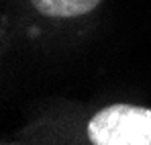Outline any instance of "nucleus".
I'll list each match as a JSON object with an SVG mask.
<instances>
[{
  "mask_svg": "<svg viewBox=\"0 0 151 145\" xmlns=\"http://www.w3.org/2000/svg\"><path fill=\"white\" fill-rule=\"evenodd\" d=\"M94 145H151V110L114 104L100 110L88 125Z\"/></svg>",
  "mask_w": 151,
  "mask_h": 145,
  "instance_id": "nucleus-1",
  "label": "nucleus"
},
{
  "mask_svg": "<svg viewBox=\"0 0 151 145\" xmlns=\"http://www.w3.org/2000/svg\"><path fill=\"white\" fill-rule=\"evenodd\" d=\"M33 6L45 17H80L94 10L100 0H31Z\"/></svg>",
  "mask_w": 151,
  "mask_h": 145,
  "instance_id": "nucleus-2",
  "label": "nucleus"
}]
</instances>
